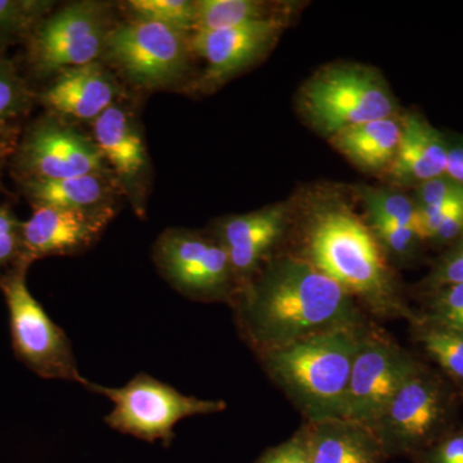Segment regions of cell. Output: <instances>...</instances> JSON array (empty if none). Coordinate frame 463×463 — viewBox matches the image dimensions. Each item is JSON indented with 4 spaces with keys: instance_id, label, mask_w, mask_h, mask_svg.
<instances>
[{
    "instance_id": "d590c367",
    "label": "cell",
    "mask_w": 463,
    "mask_h": 463,
    "mask_svg": "<svg viewBox=\"0 0 463 463\" xmlns=\"http://www.w3.org/2000/svg\"><path fill=\"white\" fill-rule=\"evenodd\" d=\"M17 141H3L0 142V178H2L3 169L7 165V161L14 154Z\"/></svg>"
},
{
    "instance_id": "30bf717a",
    "label": "cell",
    "mask_w": 463,
    "mask_h": 463,
    "mask_svg": "<svg viewBox=\"0 0 463 463\" xmlns=\"http://www.w3.org/2000/svg\"><path fill=\"white\" fill-rule=\"evenodd\" d=\"M11 160L18 183L111 174L96 142L54 115L29 127Z\"/></svg>"
},
{
    "instance_id": "e0dca14e",
    "label": "cell",
    "mask_w": 463,
    "mask_h": 463,
    "mask_svg": "<svg viewBox=\"0 0 463 463\" xmlns=\"http://www.w3.org/2000/svg\"><path fill=\"white\" fill-rule=\"evenodd\" d=\"M120 85L100 62L62 70L39 94L42 105L57 118L93 123L118 102Z\"/></svg>"
},
{
    "instance_id": "44dd1931",
    "label": "cell",
    "mask_w": 463,
    "mask_h": 463,
    "mask_svg": "<svg viewBox=\"0 0 463 463\" xmlns=\"http://www.w3.org/2000/svg\"><path fill=\"white\" fill-rule=\"evenodd\" d=\"M20 185L33 207L79 210L115 206L116 192L120 191L111 174H88L60 181H29Z\"/></svg>"
},
{
    "instance_id": "5bb4252c",
    "label": "cell",
    "mask_w": 463,
    "mask_h": 463,
    "mask_svg": "<svg viewBox=\"0 0 463 463\" xmlns=\"http://www.w3.org/2000/svg\"><path fill=\"white\" fill-rule=\"evenodd\" d=\"M288 17L259 21L231 29L192 33L194 54L203 58L207 69L201 78V88H216L242 70L254 65L279 41Z\"/></svg>"
},
{
    "instance_id": "9c48e42d",
    "label": "cell",
    "mask_w": 463,
    "mask_h": 463,
    "mask_svg": "<svg viewBox=\"0 0 463 463\" xmlns=\"http://www.w3.org/2000/svg\"><path fill=\"white\" fill-rule=\"evenodd\" d=\"M192 54L187 33L129 18L109 33L103 58L136 87L164 90L184 79Z\"/></svg>"
},
{
    "instance_id": "7402d4cb",
    "label": "cell",
    "mask_w": 463,
    "mask_h": 463,
    "mask_svg": "<svg viewBox=\"0 0 463 463\" xmlns=\"http://www.w3.org/2000/svg\"><path fill=\"white\" fill-rule=\"evenodd\" d=\"M288 5H270L260 0H197L194 2V32L231 29L288 17Z\"/></svg>"
},
{
    "instance_id": "7a4b0ae2",
    "label": "cell",
    "mask_w": 463,
    "mask_h": 463,
    "mask_svg": "<svg viewBox=\"0 0 463 463\" xmlns=\"http://www.w3.org/2000/svg\"><path fill=\"white\" fill-rule=\"evenodd\" d=\"M307 224V260L379 316H403L397 283L370 225L339 199H323Z\"/></svg>"
},
{
    "instance_id": "277c9868",
    "label": "cell",
    "mask_w": 463,
    "mask_h": 463,
    "mask_svg": "<svg viewBox=\"0 0 463 463\" xmlns=\"http://www.w3.org/2000/svg\"><path fill=\"white\" fill-rule=\"evenodd\" d=\"M301 114L319 133L397 116V102L379 72L362 65L323 67L298 94Z\"/></svg>"
},
{
    "instance_id": "9a60e30c",
    "label": "cell",
    "mask_w": 463,
    "mask_h": 463,
    "mask_svg": "<svg viewBox=\"0 0 463 463\" xmlns=\"http://www.w3.org/2000/svg\"><path fill=\"white\" fill-rule=\"evenodd\" d=\"M443 413L440 386L420 370L399 389L373 430L386 455L407 452L431 437Z\"/></svg>"
},
{
    "instance_id": "d4e9b609",
    "label": "cell",
    "mask_w": 463,
    "mask_h": 463,
    "mask_svg": "<svg viewBox=\"0 0 463 463\" xmlns=\"http://www.w3.org/2000/svg\"><path fill=\"white\" fill-rule=\"evenodd\" d=\"M130 18L163 24L182 33L194 32V2L190 0H130Z\"/></svg>"
},
{
    "instance_id": "8fae6325",
    "label": "cell",
    "mask_w": 463,
    "mask_h": 463,
    "mask_svg": "<svg viewBox=\"0 0 463 463\" xmlns=\"http://www.w3.org/2000/svg\"><path fill=\"white\" fill-rule=\"evenodd\" d=\"M420 370L397 344L365 332L353 364L343 419L373 430L399 389Z\"/></svg>"
},
{
    "instance_id": "f1b7e54d",
    "label": "cell",
    "mask_w": 463,
    "mask_h": 463,
    "mask_svg": "<svg viewBox=\"0 0 463 463\" xmlns=\"http://www.w3.org/2000/svg\"><path fill=\"white\" fill-rule=\"evenodd\" d=\"M431 323L463 334V282L432 289Z\"/></svg>"
},
{
    "instance_id": "8992f818",
    "label": "cell",
    "mask_w": 463,
    "mask_h": 463,
    "mask_svg": "<svg viewBox=\"0 0 463 463\" xmlns=\"http://www.w3.org/2000/svg\"><path fill=\"white\" fill-rule=\"evenodd\" d=\"M27 270V265L18 264L0 277L14 355L42 379L65 380L83 386L87 379L79 373L71 341L30 292Z\"/></svg>"
},
{
    "instance_id": "4dcf8cb0",
    "label": "cell",
    "mask_w": 463,
    "mask_h": 463,
    "mask_svg": "<svg viewBox=\"0 0 463 463\" xmlns=\"http://www.w3.org/2000/svg\"><path fill=\"white\" fill-rule=\"evenodd\" d=\"M413 200L419 206L463 203V185L446 174L414 188Z\"/></svg>"
},
{
    "instance_id": "484cf974",
    "label": "cell",
    "mask_w": 463,
    "mask_h": 463,
    "mask_svg": "<svg viewBox=\"0 0 463 463\" xmlns=\"http://www.w3.org/2000/svg\"><path fill=\"white\" fill-rule=\"evenodd\" d=\"M422 345L450 376L463 381V334L430 325L421 334Z\"/></svg>"
},
{
    "instance_id": "5b68a950",
    "label": "cell",
    "mask_w": 463,
    "mask_h": 463,
    "mask_svg": "<svg viewBox=\"0 0 463 463\" xmlns=\"http://www.w3.org/2000/svg\"><path fill=\"white\" fill-rule=\"evenodd\" d=\"M83 388L103 395L114 408L105 417L112 430L139 440L170 447L175 439L174 429L183 420L200 414L223 412V401H209L182 394L169 383L141 373L120 388H108L87 380Z\"/></svg>"
},
{
    "instance_id": "2e32d148",
    "label": "cell",
    "mask_w": 463,
    "mask_h": 463,
    "mask_svg": "<svg viewBox=\"0 0 463 463\" xmlns=\"http://www.w3.org/2000/svg\"><path fill=\"white\" fill-rule=\"evenodd\" d=\"M288 222V206L277 203L216 223L213 236L227 250L240 289L267 260Z\"/></svg>"
},
{
    "instance_id": "3957f363",
    "label": "cell",
    "mask_w": 463,
    "mask_h": 463,
    "mask_svg": "<svg viewBox=\"0 0 463 463\" xmlns=\"http://www.w3.org/2000/svg\"><path fill=\"white\" fill-rule=\"evenodd\" d=\"M365 332L364 325L335 328L259 356L307 422L343 419L353 364Z\"/></svg>"
},
{
    "instance_id": "ac0fdd59",
    "label": "cell",
    "mask_w": 463,
    "mask_h": 463,
    "mask_svg": "<svg viewBox=\"0 0 463 463\" xmlns=\"http://www.w3.org/2000/svg\"><path fill=\"white\" fill-rule=\"evenodd\" d=\"M448 138L421 115L402 116V139L397 157L388 172L399 187H419L422 183L446 175Z\"/></svg>"
},
{
    "instance_id": "52a82bcc",
    "label": "cell",
    "mask_w": 463,
    "mask_h": 463,
    "mask_svg": "<svg viewBox=\"0 0 463 463\" xmlns=\"http://www.w3.org/2000/svg\"><path fill=\"white\" fill-rule=\"evenodd\" d=\"M112 25L109 5L78 2L43 17L26 38V62L38 79L99 62Z\"/></svg>"
},
{
    "instance_id": "603a6c76",
    "label": "cell",
    "mask_w": 463,
    "mask_h": 463,
    "mask_svg": "<svg viewBox=\"0 0 463 463\" xmlns=\"http://www.w3.org/2000/svg\"><path fill=\"white\" fill-rule=\"evenodd\" d=\"M36 99L14 61L0 52V142L17 141L18 121Z\"/></svg>"
},
{
    "instance_id": "d6a6232c",
    "label": "cell",
    "mask_w": 463,
    "mask_h": 463,
    "mask_svg": "<svg viewBox=\"0 0 463 463\" xmlns=\"http://www.w3.org/2000/svg\"><path fill=\"white\" fill-rule=\"evenodd\" d=\"M257 463H309L300 432L297 437L267 450Z\"/></svg>"
},
{
    "instance_id": "e575fe53",
    "label": "cell",
    "mask_w": 463,
    "mask_h": 463,
    "mask_svg": "<svg viewBox=\"0 0 463 463\" xmlns=\"http://www.w3.org/2000/svg\"><path fill=\"white\" fill-rule=\"evenodd\" d=\"M434 463H463V435L450 438L438 448Z\"/></svg>"
},
{
    "instance_id": "f546056e",
    "label": "cell",
    "mask_w": 463,
    "mask_h": 463,
    "mask_svg": "<svg viewBox=\"0 0 463 463\" xmlns=\"http://www.w3.org/2000/svg\"><path fill=\"white\" fill-rule=\"evenodd\" d=\"M23 222L5 205H0V277L21 264Z\"/></svg>"
},
{
    "instance_id": "cb8c5ba5",
    "label": "cell",
    "mask_w": 463,
    "mask_h": 463,
    "mask_svg": "<svg viewBox=\"0 0 463 463\" xmlns=\"http://www.w3.org/2000/svg\"><path fill=\"white\" fill-rule=\"evenodd\" d=\"M51 8V2L42 0H0V52L18 39H26Z\"/></svg>"
},
{
    "instance_id": "4fadbf2b",
    "label": "cell",
    "mask_w": 463,
    "mask_h": 463,
    "mask_svg": "<svg viewBox=\"0 0 463 463\" xmlns=\"http://www.w3.org/2000/svg\"><path fill=\"white\" fill-rule=\"evenodd\" d=\"M93 141L112 169L116 184L134 210L145 215L151 166L145 139L132 112L116 102L93 121Z\"/></svg>"
},
{
    "instance_id": "ba28073f",
    "label": "cell",
    "mask_w": 463,
    "mask_h": 463,
    "mask_svg": "<svg viewBox=\"0 0 463 463\" xmlns=\"http://www.w3.org/2000/svg\"><path fill=\"white\" fill-rule=\"evenodd\" d=\"M152 259L161 277L182 297L233 304L239 295L230 255L213 234L170 228L155 241Z\"/></svg>"
},
{
    "instance_id": "83f0119b",
    "label": "cell",
    "mask_w": 463,
    "mask_h": 463,
    "mask_svg": "<svg viewBox=\"0 0 463 463\" xmlns=\"http://www.w3.org/2000/svg\"><path fill=\"white\" fill-rule=\"evenodd\" d=\"M370 228L383 249L398 259L412 257L422 242L412 228L405 227L381 215H370Z\"/></svg>"
},
{
    "instance_id": "4316f807",
    "label": "cell",
    "mask_w": 463,
    "mask_h": 463,
    "mask_svg": "<svg viewBox=\"0 0 463 463\" xmlns=\"http://www.w3.org/2000/svg\"><path fill=\"white\" fill-rule=\"evenodd\" d=\"M364 201L368 215H381L416 231L417 205L412 197L398 191L371 188L364 191Z\"/></svg>"
},
{
    "instance_id": "d6986e66",
    "label": "cell",
    "mask_w": 463,
    "mask_h": 463,
    "mask_svg": "<svg viewBox=\"0 0 463 463\" xmlns=\"http://www.w3.org/2000/svg\"><path fill=\"white\" fill-rule=\"evenodd\" d=\"M300 435L309 463H381L388 456L373 430L345 419L307 422Z\"/></svg>"
},
{
    "instance_id": "7c38bea8",
    "label": "cell",
    "mask_w": 463,
    "mask_h": 463,
    "mask_svg": "<svg viewBox=\"0 0 463 463\" xmlns=\"http://www.w3.org/2000/svg\"><path fill=\"white\" fill-rule=\"evenodd\" d=\"M116 207L62 209L33 207L23 222L21 264L30 267L39 259L71 257L90 250L115 218Z\"/></svg>"
},
{
    "instance_id": "ffe728a7",
    "label": "cell",
    "mask_w": 463,
    "mask_h": 463,
    "mask_svg": "<svg viewBox=\"0 0 463 463\" xmlns=\"http://www.w3.org/2000/svg\"><path fill=\"white\" fill-rule=\"evenodd\" d=\"M332 147L364 172L388 173L402 139V116L353 125L328 137Z\"/></svg>"
},
{
    "instance_id": "836d02e7",
    "label": "cell",
    "mask_w": 463,
    "mask_h": 463,
    "mask_svg": "<svg viewBox=\"0 0 463 463\" xmlns=\"http://www.w3.org/2000/svg\"><path fill=\"white\" fill-rule=\"evenodd\" d=\"M447 175L463 185V137H448Z\"/></svg>"
},
{
    "instance_id": "1f68e13d",
    "label": "cell",
    "mask_w": 463,
    "mask_h": 463,
    "mask_svg": "<svg viewBox=\"0 0 463 463\" xmlns=\"http://www.w3.org/2000/svg\"><path fill=\"white\" fill-rule=\"evenodd\" d=\"M461 282H463V236L452 243L449 251L440 259L429 276L428 286L435 289Z\"/></svg>"
},
{
    "instance_id": "6da1fadb",
    "label": "cell",
    "mask_w": 463,
    "mask_h": 463,
    "mask_svg": "<svg viewBox=\"0 0 463 463\" xmlns=\"http://www.w3.org/2000/svg\"><path fill=\"white\" fill-rule=\"evenodd\" d=\"M233 304L241 332L258 354L362 325L354 298L307 258L270 259L241 288Z\"/></svg>"
}]
</instances>
